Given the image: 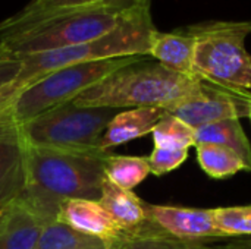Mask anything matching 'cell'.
<instances>
[{"label":"cell","mask_w":251,"mask_h":249,"mask_svg":"<svg viewBox=\"0 0 251 249\" xmlns=\"http://www.w3.org/2000/svg\"><path fill=\"white\" fill-rule=\"evenodd\" d=\"M22 144L26 185L18 203L43 226L57 222L59 208L65 201L100 200L109 151L46 148L28 145L24 141Z\"/></svg>","instance_id":"cell-1"},{"label":"cell","mask_w":251,"mask_h":249,"mask_svg":"<svg viewBox=\"0 0 251 249\" xmlns=\"http://www.w3.org/2000/svg\"><path fill=\"white\" fill-rule=\"evenodd\" d=\"M156 29L150 6H143L132 9L113 31L97 40L16 56L21 60V70L13 81L0 88V113L24 90L59 69L104 59L149 56L151 37Z\"/></svg>","instance_id":"cell-2"},{"label":"cell","mask_w":251,"mask_h":249,"mask_svg":"<svg viewBox=\"0 0 251 249\" xmlns=\"http://www.w3.org/2000/svg\"><path fill=\"white\" fill-rule=\"evenodd\" d=\"M207 81L174 72L157 62L128 65L81 92L72 103L79 107H168L203 91Z\"/></svg>","instance_id":"cell-3"},{"label":"cell","mask_w":251,"mask_h":249,"mask_svg":"<svg viewBox=\"0 0 251 249\" xmlns=\"http://www.w3.org/2000/svg\"><path fill=\"white\" fill-rule=\"evenodd\" d=\"M131 10L100 3L53 12L35 23L1 38L0 47L13 56H22L88 43L113 31Z\"/></svg>","instance_id":"cell-4"},{"label":"cell","mask_w":251,"mask_h":249,"mask_svg":"<svg viewBox=\"0 0 251 249\" xmlns=\"http://www.w3.org/2000/svg\"><path fill=\"white\" fill-rule=\"evenodd\" d=\"M196 38L194 72L212 84L251 90V56L246 40L251 21H203L188 25Z\"/></svg>","instance_id":"cell-5"},{"label":"cell","mask_w":251,"mask_h":249,"mask_svg":"<svg viewBox=\"0 0 251 249\" xmlns=\"http://www.w3.org/2000/svg\"><path fill=\"white\" fill-rule=\"evenodd\" d=\"M143 59L144 56L104 59L51 72L24 90L0 113V126H19L49 110L71 103L81 92L96 85L110 73Z\"/></svg>","instance_id":"cell-6"},{"label":"cell","mask_w":251,"mask_h":249,"mask_svg":"<svg viewBox=\"0 0 251 249\" xmlns=\"http://www.w3.org/2000/svg\"><path fill=\"white\" fill-rule=\"evenodd\" d=\"M115 114H118L116 109L79 107L71 101L13 128L28 145L94 150L100 148V139Z\"/></svg>","instance_id":"cell-7"},{"label":"cell","mask_w":251,"mask_h":249,"mask_svg":"<svg viewBox=\"0 0 251 249\" xmlns=\"http://www.w3.org/2000/svg\"><path fill=\"white\" fill-rule=\"evenodd\" d=\"M194 131L200 126L225 120L249 117L251 113V92L247 90L226 88L207 81L203 91L165 107Z\"/></svg>","instance_id":"cell-8"},{"label":"cell","mask_w":251,"mask_h":249,"mask_svg":"<svg viewBox=\"0 0 251 249\" xmlns=\"http://www.w3.org/2000/svg\"><path fill=\"white\" fill-rule=\"evenodd\" d=\"M143 205L147 220L172 238L200 244L229 239L216 227L212 210L154 205L146 201Z\"/></svg>","instance_id":"cell-9"},{"label":"cell","mask_w":251,"mask_h":249,"mask_svg":"<svg viewBox=\"0 0 251 249\" xmlns=\"http://www.w3.org/2000/svg\"><path fill=\"white\" fill-rule=\"evenodd\" d=\"M26 185L25 150L13 126H0V216L22 195Z\"/></svg>","instance_id":"cell-10"},{"label":"cell","mask_w":251,"mask_h":249,"mask_svg":"<svg viewBox=\"0 0 251 249\" xmlns=\"http://www.w3.org/2000/svg\"><path fill=\"white\" fill-rule=\"evenodd\" d=\"M57 222L69 227L104 241H113L124 232L99 201L69 200L59 208Z\"/></svg>","instance_id":"cell-11"},{"label":"cell","mask_w":251,"mask_h":249,"mask_svg":"<svg viewBox=\"0 0 251 249\" xmlns=\"http://www.w3.org/2000/svg\"><path fill=\"white\" fill-rule=\"evenodd\" d=\"M100 3H110L124 9L150 6V0H31L25 7L16 12L13 16L0 22V40L35 23L37 21L43 19L44 16L53 12L87 7Z\"/></svg>","instance_id":"cell-12"},{"label":"cell","mask_w":251,"mask_h":249,"mask_svg":"<svg viewBox=\"0 0 251 249\" xmlns=\"http://www.w3.org/2000/svg\"><path fill=\"white\" fill-rule=\"evenodd\" d=\"M194 51L196 38L184 26L171 32L156 29L151 37L149 56L174 72L197 76L194 72Z\"/></svg>","instance_id":"cell-13"},{"label":"cell","mask_w":251,"mask_h":249,"mask_svg":"<svg viewBox=\"0 0 251 249\" xmlns=\"http://www.w3.org/2000/svg\"><path fill=\"white\" fill-rule=\"evenodd\" d=\"M165 114L166 110L162 107H138L121 112L106 126L99 147L103 151H109L110 148L151 134Z\"/></svg>","instance_id":"cell-14"},{"label":"cell","mask_w":251,"mask_h":249,"mask_svg":"<svg viewBox=\"0 0 251 249\" xmlns=\"http://www.w3.org/2000/svg\"><path fill=\"white\" fill-rule=\"evenodd\" d=\"M99 203L124 232H132L147 222L144 201L132 191L115 185L107 178L101 183Z\"/></svg>","instance_id":"cell-15"},{"label":"cell","mask_w":251,"mask_h":249,"mask_svg":"<svg viewBox=\"0 0 251 249\" xmlns=\"http://www.w3.org/2000/svg\"><path fill=\"white\" fill-rule=\"evenodd\" d=\"M41 227V222L16 201L0 216V249H35Z\"/></svg>","instance_id":"cell-16"},{"label":"cell","mask_w":251,"mask_h":249,"mask_svg":"<svg viewBox=\"0 0 251 249\" xmlns=\"http://www.w3.org/2000/svg\"><path fill=\"white\" fill-rule=\"evenodd\" d=\"M109 249H228V247L176 239L147 220L138 229L122 232L119 238L109 241Z\"/></svg>","instance_id":"cell-17"},{"label":"cell","mask_w":251,"mask_h":249,"mask_svg":"<svg viewBox=\"0 0 251 249\" xmlns=\"http://www.w3.org/2000/svg\"><path fill=\"white\" fill-rule=\"evenodd\" d=\"M197 144H216L232 150L244 161L247 172H251V145L240 119H225L197 128Z\"/></svg>","instance_id":"cell-18"},{"label":"cell","mask_w":251,"mask_h":249,"mask_svg":"<svg viewBox=\"0 0 251 249\" xmlns=\"http://www.w3.org/2000/svg\"><path fill=\"white\" fill-rule=\"evenodd\" d=\"M35 249H109V241L85 235L65 223L53 222L41 227Z\"/></svg>","instance_id":"cell-19"},{"label":"cell","mask_w":251,"mask_h":249,"mask_svg":"<svg viewBox=\"0 0 251 249\" xmlns=\"http://www.w3.org/2000/svg\"><path fill=\"white\" fill-rule=\"evenodd\" d=\"M196 150L203 172L213 179H224L241 170L247 172L244 161L226 147L216 144H197Z\"/></svg>","instance_id":"cell-20"},{"label":"cell","mask_w":251,"mask_h":249,"mask_svg":"<svg viewBox=\"0 0 251 249\" xmlns=\"http://www.w3.org/2000/svg\"><path fill=\"white\" fill-rule=\"evenodd\" d=\"M104 175L115 185L132 191L150 175V167L147 157L109 154L104 161Z\"/></svg>","instance_id":"cell-21"},{"label":"cell","mask_w":251,"mask_h":249,"mask_svg":"<svg viewBox=\"0 0 251 249\" xmlns=\"http://www.w3.org/2000/svg\"><path fill=\"white\" fill-rule=\"evenodd\" d=\"M154 147L172 148V150H188L196 145V131L181 119L165 114L153 129Z\"/></svg>","instance_id":"cell-22"},{"label":"cell","mask_w":251,"mask_h":249,"mask_svg":"<svg viewBox=\"0 0 251 249\" xmlns=\"http://www.w3.org/2000/svg\"><path fill=\"white\" fill-rule=\"evenodd\" d=\"M216 227L228 238L251 236V205L212 210Z\"/></svg>","instance_id":"cell-23"},{"label":"cell","mask_w":251,"mask_h":249,"mask_svg":"<svg viewBox=\"0 0 251 249\" xmlns=\"http://www.w3.org/2000/svg\"><path fill=\"white\" fill-rule=\"evenodd\" d=\"M188 157V150H172V148H160L154 147L151 154L147 157L150 173L156 176H162L178 169Z\"/></svg>","instance_id":"cell-24"},{"label":"cell","mask_w":251,"mask_h":249,"mask_svg":"<svg viewBox=\"0 0 251 249\" xmlns=\"http://www.w3.org/2000/svg\"><path fill=\"white\" fill-rule=\"evenodd\" d=\"M21 70V60L0 47V88L16 78Z\"/></svg>","instance_id":"cell-25"},{"label":"cell","mask_w":251,"mask_h":249,"mask_svg":"<svg viewBox=\"0 0 251 249\" xmlns=\"http://www.w3.org/2000/svg\"><path fill=\"white\" fill-rule=\"evenodd\" d=\"M228 249H251V238L250 239H237L229 242Z\"/></svg>","instance_id":"cell-26"},{"label":"cell","mask_w":251,"mask_h":249,"mask_svg":"<svg viewBox=\"0 0 251 249\" xmlns=\"http://www.w3.org/2000/svg\"><path fill=\"white\" fill-rule=\"evenodd\" d=\"M249 119H250V122H251V113H250V116H249Z\"/></svg>","instance_id":"cell-27"}]
</instances>
